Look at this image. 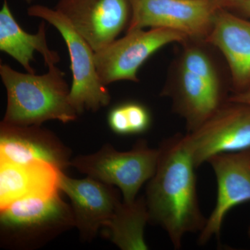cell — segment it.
<instances>
[{
	"mask_svg": "<svg viewBox=\"0 0 250 250\" xmlns=\"http://www.w3.org/2000/svg\"><path fill=\"white\" fill-rule=\"evenodd\" d=\"M55 9L67 18L95 52L126 30L131 14L129 0H59Z\"/></svg>",
	"mask_w": 250,
	"mask_h": 250,
	"instance_id": "obj_9",
	"label": "cell"
},
{
	"mask_svg": "<svg viewBox=\"0 0 250 250\" xmlns=\"http://www.w3.org/2000/svg\"><path fill=\"white\" fill-rule=\"evenodd\" d=\"M31 17L41 18L54 26L66 44L70 56L72 83L69 100L79 115L86 110L98 111L111 102V95L97 72L95 52L71 23L59 11L43 5L28 8Z\"/></svg>",
	"mask_w": 250,
	"mask_h": 250,
	"instance_id": "obj_3",
	"label": "cell"
},
{
	"mask_svg": "<svg viewBox=\"0 0 250 250\" xmlns=\"http://www.w3.org/2000/svg\"><path fill=\"white\" fill-rule=\"evenodd\" d=\"M245 16L250 18V0H240L233 4Z\"/></svg>",
	"mask_w": 250,
	"mask_h": 250,
	"instance_id": "obj_20",
	"label": "cell"
},
{
	"mask_svg": "<svg viewBox=\"0 0 250 250\" xmlns=\"http://www.w3.org/2000/svg\"><path fill=\"white\" fill-rule=\"evenodd\" d=\"M70 150L41 125H0V163L26 165L43 161L62 170L70 166Z\"/></svg>",
	"mask_w": 250,
	"mask_h": 250,
	"instance_id": "obj_12",
	"label": "cell"
},
{
	"mask_svg": "<svg viewBox=\"0 0 250 250\" xmlns=\"http://www.w3.org/2000/svg\"><path fill=\"white\" fill-rule=\"evenodd\" d=\"M131 18L126 31L166 28L188 38L205 41L217 11V0H129Z\"/></svg>",
	"mask_w": 250,
	"mask_h": 250,
	"instance_id": "obj_6",
	"label": "cell"
},
{
	"mask_svg": "<svg viewBox=\"0 0 250 250\" xmlns=\"http://www.w3.org/2000/svg\"><path fill=\"white\" fill-rule=\"evenodd\" d=\"M228 100L234 103L250 104V90L244 93L233 94L231 96L229 97Z\"/></svg>",
	"mask_w": 250,
	"mask_h": 250,
	"instance_id": "obj_19",
	"label": "cell"
},
{
	"mask_svg": "<svg viewBox=\"0 0 250 250\" xmlns=\"http://www.w3.org/2000/svg\"><path fill=\"white\" fill-rule=\"evenodd\" d=\"M206 42L223 53L229 67L233 94L250 90V21L220 8Z\"/></svg>",
	"mask_w": 250,
	"mask_h": 250,
	"instance_id": "obj_13",
	"label": "cell"
},
{
	"mask_svg": "<svg viewBox=\"0 0 250 250\" xmlns=\"http://www.w3.org/2000/svg\"><path fill=\"white\" fill-rule=\"evenodd\" d=\"M188 39L183 33L166 28L126 31L123 37L95 52L99 77L106 86L119 81L138 82L140 67L153 54L166 45Z\"/></svg>",
	"mask_w": 250,
	"mask_h": 250,
	"instance_id": "obj_5",
	"label": "cell"
},
{
	"mask_svg": "<svg viewBox=\"0 0 250 250\" xmlns=\"http://www.w3.org/2000/svg\"><path fill=\"white\" fill-rule=\"evenodd\" d=\"M158 149L157 166L145 197L149 222L165 230L179 250L185 235L201 232L207 221L199 203L196 167L186 135L171 136Z\"/></svg>",
	"mask_w": 250,
	"mask_h": 250,
	"instance_id": "obj_1",
	"label": "cell"
},
{
	"mask_svg": "<svg viewBox=\"0 0 250 250\" xmlns=\"http://www.w3.org/2000/svg\"><path fill=\"white\" fill-rule=\"evenodd\" d=\"M36 194L16 200L1 210V230L18 241H32L57 234L75 226L73 210L59 192Z\"/></svg>",
	"mask_w": 250,
	"mask_h": 250,
	"instance_id": "obj_7",
	"label": "cell"
},
{
	"mask_svg": "<svg viewBox=\"0 0 250 250\" xmlns=\"http://www.w3.org/2000/svg\"><path fill=\"white\" fill-rule=\"evenodd\" d=\"M218 184L216 204L197 243L218 238L225 217L233 207L250 201V149L215 154L208 159Z\"/></svg>",
	"mask_w": 250,
	"mask_h": 250,
	"instance_id": "obj_10",
	"label": "cell"
},
{
	"mask_svg": "<svg viewBox=\"0 0 250 250\" xmlns=\"http://www.w3.org/2000/svg\"><path fill=\"white\" fill-rule=\"evenodd\" d=\"M179 81L171 93L174 111L185 120L187 133L192 132L214 114L223 104L219 81L181 66Z\"/></svg>",
	"mask_w": 250,
	"mask_h": 250,
	"instance_id": "obj_14",
	"label": "cell"
},
{
	"mask_svg": "<svg viewBox=\"0 0 250 250\" xmlns=\"http://www.w3.org/2000/svg\"><path fill=\"white\" fill-rule=\"evenodd\" d=\"M149 221L146 197L132 202H120L111 218L104 225L106 236L120 249H149L145 241L144 229Z\"/></svg>",
	"mask_w": 250,
	"mask_h": 250,
	"instance_id": "obj_17",
	"label": "cell"
},
{
	"mask_svg": "<svg viewBox=\"0 0 250 250\" xmlns=\"http://www.w3.org/2000/svg\"><path fill=\"white\" fill-rule=\"evenodd\" d=\"M59 188L71 200L75 227L86 241L95 238L121 202L119 192L113 186L89 176L77 179L62 172Z\"/></svg>",
	"mask_w": 250,
	"mask_h": 250,
	"instance_id": "obj_11",
	"label": "cell"
},
{
	"mask_svg": "<svg viewBox=\"0 0 250 250\" xmlns=\"http://www.w3.org/2000/svg\"><path fill=\"white\" fill-rule=\"evenodd\" d=\"M0 50L12 57L29 73H36L31 66L35 52L42 56L47 67L60 62L58 52L52 50L47 44L45 21L41 22L36 34H29L18 24L7 0H4L0 11Z\"/></svg>",
	"mask_w": 250,
	"mask_h": 250,
	"instance_id": "obj_16",
	"label": "cell"
},
{
	"mask_svg": "<svg viewBox=\"0 0 250 250\" xmlns=\"http://www.w3.org/2000/svg\"><path fill=\"white\" fill-rule=\"evenodd\" d=\"M108 123L116 134H142L150 126L151 116L146 106L130 102L112 108L108 115Z\"/></svg>",
	"mask_w": 250,
	"mask_h": 250,
	"instance_id": "obj_18",
	"label": "cell"
},
{
	"mask_svg": "<svg viewBox=\"0 0 250 250\" xmlns=\"http://www.w3.org/2000/svg\"><path fill=\"white\" fill-rule=\"evenodd\" d=\"M186 139L196 168L215 154L250 149V104L228 100Z\"/></svg>",
	"mask_w": 250,
	"mask_h": 250,
	"instance_id": "obj_8",
	"label": "cell"
},
{
	"mask_svg": "<svg viewBox=\"0 0 250 250\" xmlns=\"http://www.w3.org/2000/svg\"><path fill=\"white\" fill-rule=\"evenodd\" d=\"M43 75L18 72L0 63V77L6 91L7 104L2 123L29 126L48 121H76L79 114L70 103V88L55 64Z\"/></svg>",
	"mask_w": 250,
	"mask_h": 250,
	"instance_id": "obj_2",
	"label": "cell"
},
{
	"mask_svg": "<svg viewBox=\"0 0 250 250\" xmlns=\"http://www.w3.org/2000/svg\"><path fill=\"white\" fill-rule=\"evenodd\" d=\"M159 149L149 147L147 141L141 139L126 152L116 150L106 143L98 152L77 156L70 166L87 174L121 189L123 201L132 202L143 184L155 172Z\"/></svg>",
	"mask_w": 250,
	"mask_h": 250,
	"instance_id": "obj_4",
	"label": "cell"
},
{
	"mask_svg": "<svg viewBox=\"0 0 250 250\" xmlns=\"http://www.w3.org/2000/svg\"><path fill=\"white\" fill-rule=\"evenodd\" d=\"M62 172L43 161L26 165L0 163V210L22 197L59 191Z\"/></svg>",
	"mask_w": 250,
	"mask_h": 250,
	"instance_id": "obj_15",
	"label": "cell"
},
{
	"mask_svg": "<svg viewBox=\"0 0 250 250\" xmlns=\"http://www.w3.org/2000/svg\"><path fill=\"white\" fill-rule=\"evenodd\" d=\"M248 235H249V237L250 238V225L249 229H248Z\"/></svg>",
	"mask_w": 250,
	"mask_h": 250,
	"instance_id": "obj_23",
	"label": "cell"
},
{
	"mask_svg": "<svg viewBox=\"0 0 250 250\" xmlns=\"http://www.w3.org/2000/svg\"><path fill=\"white\" fill-rule=\"evenodd\" d=\"M23 1H25V2L29 3H29L32 2L34 0H23Z\"/></svg>",
	"mask_w": 250,
	"mask_h": 250,
	"instance_id": "obj_22",
	"label": "cell"
},
{
	"mask_svg": "<svg viewBox=\"0 0 250 250\" xmlns=\"http://www.w3.org/2000/svg\"><path fill=\"white\" fill-rule=\"evenodd\" d=\"M225 1H228V3H230V4H234V3L237 2V1H240V0H225Z\"/></svg>",
	"mask_w": 250,
	"mask_h": 250,
	"instance_id": "obj_21",
	"label": "cell"
}]
</instances>
